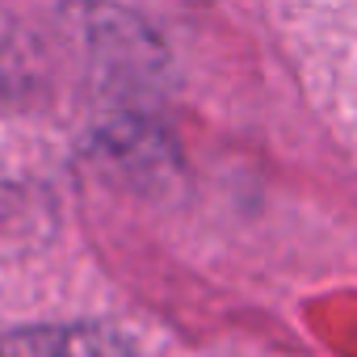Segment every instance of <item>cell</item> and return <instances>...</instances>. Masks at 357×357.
I'll use <instances>...</instances> for the list:
<instances>
[{
	"instance_id": "obj_1",
	"label": "cell",
	"mask_w": 357,
	"mask_h": 357,
	"mask_svg": "<svg viewBox=\"0 0 357 357\" xmlns=\"http://www.w3.org/2000/svg\"><path fill=\"white\" fill-rule=\"evenodd\" d=\"M0 357H130L109 328H30L0 340Z\"/></svg>"
}]
</instances>
